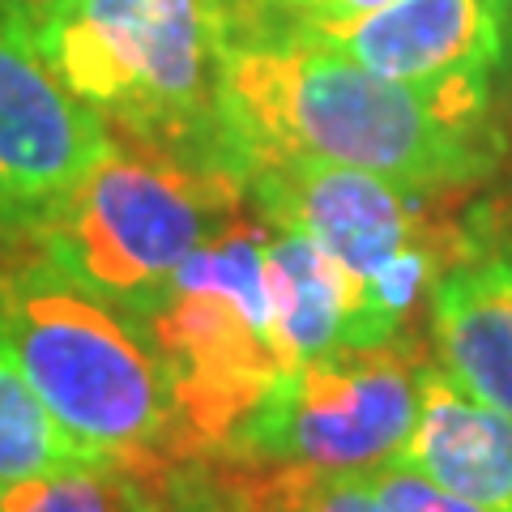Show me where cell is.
I'll list each match as a JSON object with an SVG mask.
<instances>
[{
  "label": "cell",
  "mask_w": 512,
  "mask_h": 512,
  "mask_svg": "<svg viewBox=\"0 0 512 512\" xmlns=\"http://www.w3.org/2000/svg\"><path fill=\"white\" fill-rule=\"evenodd\" d=\"M0 5H5V9L13 13V18H22V22L30 26V22H35L39 13H43V9H52L56 0H0Z\"/></svg>",
  "instance_id": "e0dca14e"
},
{
  "label": "cell",
  "mask_w": 512,
  "mask_h": 512,
  "mask_svg": "<svg viewBox=\"0 0 512 512\" xmlns=\"http://www.w3.org/2000/svg\"><path fill=\"white\" fill-rule=\"evenodd\" d=\"M265 286L282 355L291 367L329 355L338 346H355L359 286L316 239L295 227L269 222Z\"/></svg>",
  "instance_id": "7c38bea8"
},
{
  "label": "cell",
  "mask_w": 512,
  "mask_h": 512,
  "mask_svg": "<svg viewBox=\"0 0 512 512\" xmlns=\"http://www.w3.org/2000/svg\"><path fill=\"white\" fill-rule=\"evenodd\" d=\"M111 150L107 120L60 82L26 22L0 5V235H35Z\"/></svg>",
  "instance_id": "52a82bcc"
},
{
  "label": "cell",
  "mask_w": 512,
  "mask_h": 512,
  "mask_svg": "<svg viewBox=\"0 0 512 512\" xmlns=\"http://www.w3.org/2000/svg\"><path fill=\"white\" fill-rule=\"evenodd\" d=\"M419 372L423 355L406 333L303 359L256 397L222 453L355 474L397 466L419 414Z\"/></svg>",
  "instance_id": "8992f818"
},
{
  "label": "cell",
  "mask_w": 512,
  "mask_h": 512,
  "mask_svg": "<svg viewBox=\"0 0 512 512\" xmlns=\"http://www.w3.org/2000/svg\"><path fill=\"white\" fill-rule=\"evenodd\" d=\"M402 466L487 512H512V414L478 402L440 363H423Z\"/></svg>",
  "instance_id": "8fae6325"
},
{
  "label": "cell",
  "mask_w": 512,
  "mask_h": 512,
  "mask_svg": "<svg viewBox=\"0 0 512 512\" xmlns=\"http://www.w3.org/2000/svg\"><path fill=\"white\" fill-rule=\"evenodd\" d=\"M77 461L94 457H86L69 431L52 419V410L30 389L26 372L13 359L5 333H0V483L64 470L77 466Z\"/></svg>",
  "instance_id": "5bb4252c"
},
{
  "label": "cell",
  "mask_w": 512,
  "mask_h": 512,
  "mask_svg": "<svg viewBox=\"0 0 512 512\" xmlns=\"http://www.w3.org/2000/svg\"><path fill=\"white\" fill-rule=\"evenodd\" d=\"M372 500H376V512H487L453 491L436 487L431 478L402 466V461L372 474Z\"/></svg>",
  "instance_id": "2e32d148"
},
{
  "label": "cell",
  "mask_w": 512,
  "mask_h": 512,
  "mask_svg": "<svg viewBox=\"0 0 512 512\" xmlns=\"http://www.w3.org/2000/svg\"><path fill=\"white\" fill-rule=\"evenodd\" d=\"M389 0H235L231 35H303L316 26L363 18Z\"/></svg>",
  "instance_id": "9a60e30c"
},
{
  "label": "cell",
  "mask_w": 512,
  "mask_h": 512,
  "mask_svg": "<svg viewBox=\"0 0 512 512\" xmlns=\"http://www.w3.org/2000/svg\"><path fill=\"white\" fill-rule=\"evenodd\" d=\"M231 26L235 0H56L26 30L120 146L231 175L218 133Z\"/></svg>",
  "instance_id": "7a4b0ae2"
},
{
  "label": "cell",
  "mask_w": 512,
  "mask_h": 512,
  "mask_svg": "<svg viewBox=\"0 0 512 512\" xmlns=\"http://www.w3.org/2000/svg\"><path fill=\"white\" fill-rule=\"evenodd\" d=\"M244 205L248 192L231 175L116 141L35 231V244L69 282L141 320L163 299L175 269Z\"/></svg>",
  "instance_id": "277c9868"
},
{
  "label": "cell",
  "mask_w": 512,
  "mask_h": 512,
  "mask_svg": "<svg viewBox=\"0 0 512 512\" xmlns=\"http://www.w3.org/2000/svg\"><path fill=\"white\" fill-rule=\"evenodd\" d=\"M265 239L261 214H239L175 269L141 316L167 363L188 453H222L256 397L291 367L269 308Z\"/></svg>",
  "instance_id": "5b68a950"
},
{
  "label": "cell",
  "mask_w": 512,
  "mask_h": 512,
  "mask_svg": "<svg viewBox=\"0 0 512 512\" xmlns=\"http://www.w3.org/2000/svg\"><path fill=\"white\" fill-rule=\"evenodd\" d=\"M483 5L491 9V18L500 22V35H504V47L512 52V0H483Z\"/></svg>",
  "instance_id": "ac0fdd59"
},
{
  "label": "cell",
  "mask_w": 512,
  "mask_h": 512,
  "mask_svg": "<svg viewBox=\"0 0 512 512\" xmlns=\"http://www.w3.org/2000/svg\"><path fill=\"white\" fill-rule=\"evenodd\" d=\"M295 39L350 56L389 82L491 99L508 47L483 0H389L363 18L303 30Z\"/></svg>",
  "instance_id": "30bf717a"
},
{
  "label": "cell",
  "mask_w": 512,
  "mask_h": 512,
  "mask_svg": "<svg viewBox=\"0 0 512 512\" xmlns=\"http://www.w3.org/2000/svg\"><path fill=\"white\" fill-rule=\"evenodd\" d=\"M227 457L231 512H376L372 474Z\"/></svg>",
  "instance_id": "4fadbf2b"
},
{
  "label": "cell",
  "mask_w": 512,
  "mask_h": 512,
  "mask_svg": "<svg viewBox=\"0 0 512 512\" xmlns=\"http://www.w3.org/2000/svg\"><path fill=\"white\" fill-rule=\"evenodd\" d=\"M244 192L265 222L316 239L355 278V286H363L402 248L453 235L461 210V201H431L380 175L320 158H278L256 167L244 180Z\"/></svg>",
  "instance_id": "ba28073f"
},
{
  "label": "cell",
  "mask_w": 512,
  "mask_h": 512,
  "mask_svg": "<svg viewBox=\"0 0 512 512\" xmlns=\"http://www.w3.org/2000/svg\"><path fill=\"white\" fill-rule=\"evenodd\" d=\"M0 333L30 389L86 457L188 453L167 363L146 320L39 256L0 269Z\"/></svg>",
  "instance_id": "3957f363"
},
{
  "label": "cell",
  "mask_w": 512,
  "mask_h": 512,
  "mask_svg": "<svg viewBox=\"0 0 512 512\" xmlns=\"http://www.w3.org/2000/svg\"><path fill=\"white\" fill-rule=\"evenodd\" d=\"M218 133L239 184L278 158H320L431 201H466L500 163L491 99L389 82L295 35H231Z\"/></svg>",
  "instance_id": "6da1fadb"
},
{
  "label": "cell",
  "mask_w": 512,
  "mask_h": 512,
  "mask_svg": "<svg viewBox=\"0 0 512 512\" xmlns=\"http://www.w3.org/2000/svg\"><path fill=\"white\" fill-rule=\"evenodd\" d=\"M436 359L478 402L512 414V210H457V256L427 299Z\"/></svg>",
  "instance_id": "9c48e42d"
}]
</instances>
